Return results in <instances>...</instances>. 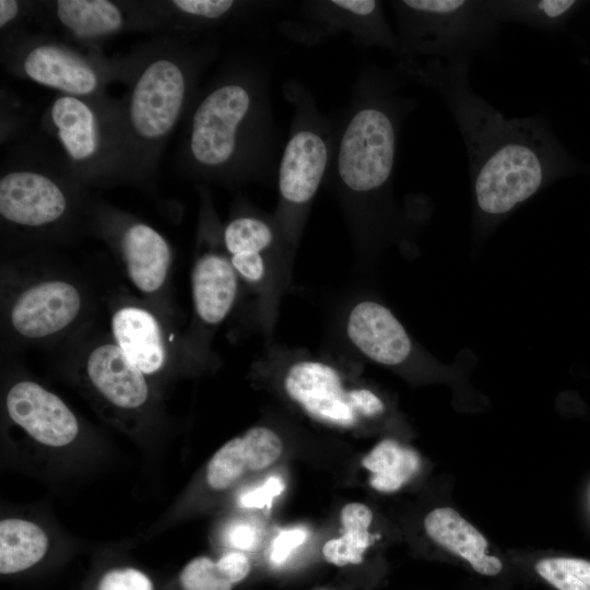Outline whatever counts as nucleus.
<instances>
[{"label": "nucleus", "instance_id": "1", "mask_svg": "<svg viewBox=\"0 0 590 590\" xmlns=\"http://www.w3.org/2000/svg\"><path fill=\"white\" fill-rule=\"evenodd\" d=\"M408 80L434 91L446 104L467 152L479 229L497 221L552 182L590 174L559 141L541 114L507 117L470 83V63L398 60Z\"/></svg>", "mask_w": 590, "mask_h": 590}, {"label": "nucleus", "instance_id": "2", "mask_svg": "<svg viewBox=\"0 0 590 590\" xmlns=\"http://www.w3.org/2000/svg\"><path fill=\"white\" fill-rule=\"evenodd\" d=\"M214 48L177 33L157 35L121 59V181L144 186L182 122Z\"/></svg>", "mask_w": 590, "mask_h": 590}, {"label": "nucleus", "instance_id": "3", "mask_svg": "<svg viewBox=\"0 0 590 590\" xmlns=\"http://www.w3.org/2000/svg\"><path fill=\"white\" fill-rule=\"evenodd\" d=\"M270 117L262 73L236 59L196 94L184 120L179 170L215 181H240L261 172Z\"/></svg>", "mask_w": 590, "mask_h": 590}, {"label": "nucleus", "instance_id": "4", "mask_svg": "<svg viewBox=\"0 0 590 590\" xmlns=\"http://www.w3.org/2000/svg\"><path fill=\"white\" fill-rule=\"evenodd\" d=\"M47 139L23 138L2 161L0 216L5 226L30 233L59 227L71 217L81 192L88 188Z\"/></svg>", "mask_w": 590, "mask_h": 590}, {"label": "nucleus", "instance_id": "5", "mask_svg": "<svg viewBox=\"0 0 590 590\" xmlns=\"http://www.w3.org/2000/svg\"><path fill=\"white\" fill-rule=\"evenodd\" d=\"M400 51L398 60L472 63L495 57L502 24L485 0L392 1Z\"/></svg>", "mask_w": 590, "mask_h": 590}, {"label": "nucleus", "instance_id": "6", "mask_svg": "<svg viewBox=\"0 0 590 590\" xmlns=\"http://www.w3.org/2000/svg\"><path fill=\"white\" fill-rule=\"evenodd\" d=\"M40 128L86 187L121 181L119 99L58 94L45 109Z\"/></svg>", "mask_w": 590, "mask_h": 590}, {"label": "nucleus", "instance_id": "7", "mask_svg": "<svg viewBox=\"0 0 590 590\" xmlns=\"http://www.w3.org/2000/svg\"><path fill=\"white\" fill-rule=\"evenodd\" d=\"M286 94L295 105V113L278 169V228L288 240H294L329 172L333 138L329 121L319 113L308 91L292 83Z\"/></svg>", "mask_w": 590, "mask_h": 590}, {"label": "nucleus", "instance_id": "8", "mask_svg": "<svg viewBox=\"0 0 590 590\" xmlns=\"http://www.w3.org/2000/svg\"><path fill=\"white\" fill-rule=\"evenodd\" d=\"M1 59L9 72L60 95L96 97L121 80V59H108L46 34L23 30L1 37Z\"/></svg>", "mask_w": 590, "mask_h": 590}, {"label": "nucleus", "instance_id": "9", "mask_svg": "<svg viewBox=\"0 0 590 590\" xmlns=\"http://www.w3.org/2000/svg\"><path fill=\"white\" fill-rule=\"evenodd\" d=\"M287 31L307 42L345 32L363 46L386 49L397 58L400 51L397 32L390 27L382 3L374 0L307 2L303 20L292 22Z\"/></svg>", "mask_w": 590, "mask_h": 590}, {"label": "nucleus", "instance_id": "10", "mask_svg": "<svg viewBox=\"0 0 590 590\" xmlns=\"http://www.w3.org/2000/svg\"><path fill=\"white\" fill-rule=\"evenodd\" d=\"M40 7L45 19L49 17L73 40L86 45L131 30L161 27L152 2L57 0Z\"/></svg>", "mask_w": 590, "mask_h": 590}, {"label": "nucleus", "instance_id": "11", "mask_svg": "<svg viewBox=\"0 0 590 590\" xmlns=\"http://www.w3.org/2000/svg\"><path fill=\"white\" fill-rule=\"evenodd\" d=\"M82 307V293L73 283L62 279L42 280L17 294L9 310V322L21 338H50L70 327Z\"/></svg>", "mask_w": 590, "mask_h": 590}, {"label": "nucleus", "instance_id": "12", "mask_svg": "<svg viewBox=\"0 0 590 590\" xmlns=\"http://www.w3.org/2000/svg\"><path fill=\"white\" fill-rule=\"evenodd\" d=\"M284 387L288 397L310 416L339 426H352L359 414L356 389L346 391L337 369L317 361H300L286 371Z\"/></svg>", "mask_w": 590, "mask_h": 590}, {"label": "nucleus", "instance_id": "13", "mask_svg": "<svg viewBox=\"0 0 590 590\" xmlns=\"http://www.w3.org/2000/svg\"><path fill=\"white\" fill-rule=\"evenodd\" d=\"M11 420L37 441L61 447L79 433L75 415L55 393L34 381H20L11 387L5 399Z\"/></svg>", "mask_w": 590, "mask_h": 590}, {"label": "nucleus", "instance_id": "14", "mask_svg": "<svg viewBox=\"0 0 590 590\" xmlns=\"http://www.w3.org/2000/svg\"><path fill=\"white\" fill-rule=\"evenodd\" d=\"M346 334L365 357L380 365H399L412 352L405 328L389 308L374 300L359 302L351 309Z\"/></svg>", "mask_w": 590, "mask_h": 590}, {"label": "nucleus", "instance_id": "15", "mask_svg": "<svg viewBox=\"0 0 590 590\" xmlns=\"http://www.w3.org/2000/svg\"><path fill=\"white\" fill-rule=\"evenodd\" d=\"M117 244L132 284L145 294L161 290L172 263L166 238L146 223L123 220L117 232Z\"/></svg>", "mask_w": 590, "mask_h": 590}, {"label": "nucleus", "instance_id": "16", "mask_svg": "<svg viewBox=\"0 0 590 590\" xmlns=\"http://www.w3.org/2000/svg\"><path fill=\"white\" fill-rule=\"evenodd\" d=\"M283 442L272 429L256 426L224 444L210 459L206 482L215 491L229 487L246 472L262 471L282 455Z\"/></svg>", "mask_w": 590, "mask_h": 590}, {"label": "nucleus", "instance_id": "17", "mask_svg": "<svg viewBox=\"0 0 590 590\" xmlns=\"http://www.w3.org/2000/svg\"><path fill=\"white\" fill-rule=\"evenodd\" d=\"M86 374L93 386L119 408L135 409L148 400L145 375L115 342L101 343L88 352Z\"/></svg>", "mask_w": 590, "mask_h": 590}, {"label": "nucleus", "instance_id": "18", "mask_svg": "<svg viewBox=\"0 0 590 590\" xmlns=\"http://www.w3.org/2000/svg\"><path fill=\"white\" fill-rule=\"evenodd\" d=\"M427 535L439 546L467 562L477 574L488 577L504 571L503 560L486 553L487 540L450 507L436 508L424 519Z\"/></svg>", "mask_w": 590, "mask_h": 590}, {"label": "nucleus", "instance_id": "19", "mask_svg": "<svg viewBox=\"0 0 590 590\" xmlns=\"http://www.w3.org/2000/svg\"><path fill=\"white\" fill-rule=\"evenodd\" d=\"M114 342L144 374L157 373L165 364L166 347L156 317L145 308L126 305L110 321Z\"/></svg>", "mask_w": 590, "mask_h": 590}, {"label": "nucleus", "instance_id": "20", "mask_svg": "<svg viewBox=\"0 0 590 590\" xmlns=\"http://www.w3.org/2000/svg\"><path fill=\"white\" fill-rule=\"evenodd\" d=\"M238 278L229 258L213 251L199 257L191 284L194 310L203 322L215 326L227 317L237 296Z\"/></svg>", "mask_w": 590, "mask_h": 590}, {"label": "nucleus", "instance_id": "21", "mask_svg": "<svg viewBox=\"0 0 590 590\" xmlns=\"http://www.w3.org/2000/svg\"><path fill=\"white\" fill-rule=\"evenodd\" d=\"M494 17L505 23L520 24L546 35L564 31L587 4L579 0H485Z\"/></svg>", "mask_w": 590, "mask_h": 590}, {"label": "nucleus", "instance_id": "22", "mask_svg": "<svg viewBox=\"0 0 590 590\" xmlns=\"http://www.w3.org/2000/svg\"><path fill=\"white\" fill-rule=\"evenodd\" d=\"M152 4L161 27L167 25L186 32L216 27L249 7L234 0H172Z\"/></svg>", "mask_w": 590, "mask_h": 590}, {"label": "nucleus", "instance_id": "23", "mask_svg": "<svg viewBox=\"0 0 590 590\" xmlns=\"http://www.w3.org/2000/svg\"><path fill=\"white\" fill-rule=\"evenodd\" d=\"M370 486L382 493L400 489L420 469L418 453L394 439L379 441L363 459Z\"/></svg>", "mask_w": 590, "mask_h": 590}, {"label": "nucleus", "instance_id": "24", "mask_svg": "<svg viewBox=\"0 0 590 590\" xmlns=\"http://www.w3.org/2000/svg\"><path fill=\"white\" fill-rule=\"evenodd\" d=\"M47 547V535L37 524L15 518L0 522L1 574L32 567L44 557Z\"/></svg>", "mask_w": 590, "mask_h": 590}, {"label": "nucleus", "instance_id": "25", "mask_svg": "<svg viewBox=\"0 0 590 590\" xmlns=\"http://www.w3.org/2000/svg\"><path fill=\"white\" fill-rule=\"evenodd\" d=\"M340 519L343 534L327 541L322 546V555L327 562L340 567L361 564L373 543L369 533L373 512L364 504L349 503L342 508Z\"/></svg>", "mask_w": 590, "mask_h": 590}, {"label": "nucleus", "instance_id": "26", "mask_svg": "<svg viewBox=\"0 0 590 590\" xmlns=\"http://www.w3.org/2000/svg\"><path fill=\"white\" fill-rule=\"evenodd\" d=\"M279 229L268 220L255 214H240L227 222L222 239L228 256L268 253L276 244Z\"/></svg>", "mask_w": 590, "mask_h": 590}, {"label": "nucleus", "instance_id": "27", "mask_svg": "<svg viewBox=\"0 0 590 590\" xmlns=\"http://www.w3.org/2000/svg\"><path fill=\"white\" fill-rule=\"evenodd\" d=\"M534 573L556 590H590V562L575 557H544Z\"/></svg>", "mask_w": 590, "mask_h": 590}, {"label": "nucleus", "instance_id": "28", "mask_svg": "<svg viewBox=\"0 0 590 590\" xmlns=\"http://www.w3.org/2000/svg\"><path fill=\"white\" fill-rule=\"evenodd\" d=\"M185 590H232L233 582L219 564L206 556L190 560L180 574Z\"/></svg>", "mask_w": 590, "mask_h": 590}, {"label": "nucleus", "instance_id": "29", "mask_svg": "<svg viewBox=\"0 0 590 590\" xmlns=\"http://www.w3.org/2000/svg\"><path fill=\"white\" fill-rule=\"evenodd\" d=\"M97 590H153V587L143 573L127 568L105 574Z\"/></svg>", "mask_w": 590, "mask_h": 590}, {"label": "nucleus", "instance_id": "30", "mask_svg": "<svg viewBox=\"0 0 590 590\" xmlns=\"http://www.w3.org/2000/svg\"><path fill=\"white\" fill-rule=\"evenodd\" d=\"M229 261L244 281L250 284L261 283L267 274V261L263 253H238L228 256Z\"/></svg>", "mask_w": 590, "mask_h": 590}, {"label": "nucleus", "instance_id": "31", "mask_svg": "<svg viewBox=\"0 0 590 590\" xmlns=\"http://www.w3.org/2000/svg\"><path fill=\"white\" fill-rule=\"evenodd\" d=\"M32 3L17 0H0L1 37L21 31L19 25L31 14Z\"/></svg>", "mask_w": 590, "mask_h": 590}, {"label": "nucleus", "instance_id": "32", "mask_svg": "<svg viewBox=\"0 0 590 590\" xmlns=\"http://www.w3.org/2000/svg\"><path fill=\"white\" fill-rule=\"evenodd\" d=\"M306 535L307 533L303 529L282 531L272 544L271 560L276 565L284 563L292 551L305 541Z\"/></svg>", "mask_w": 590, "mask_h": 590}, {"label": "nucleus", "instance_id": "33", "mask_svg": "<svg viewBox=\"0 0 590 590\" xmlns=\"http://www.w3.org/2000/svg\"><path fill=\"white\" fill-rule=\"evenodd\" d=\"M284 489V484L279 477L271 476L260 487L245 494L240 498L244 507H264L271 503L273 497L280 495Z\"/></svg>", "mask_w": 590, "mask_h": 590}, {"label": "nucleus", "instance_id": "34", "mask_svg": "<svg viewBox=\"0 0 590 590\" xmlns=\"http://www.w3.org/2000/svg\"><path fill=\"white\" fill-rule=\"evenodd\" d=\"M217 562L233 583L245 579L250 571L248 558L238 551L226 553Z\"/></svg>", "mask_w": 590, "mask_h": 590}, {"label": "nucleus", "instance_id": "35", "mask_svg": "<svg viewBox=\"0 0 590 590\" xmlns=\"http://www.w3.org/2000/svg\"><path fill=\"white\" fill-rule=\"evenodd\" d=\"M227 542L238 550L249 551L258 543L259 534L251 524L247 522L234 523L226 533Z\"/></svg>", "mask_w": 590, "mask_h": 590}]
</instances>
